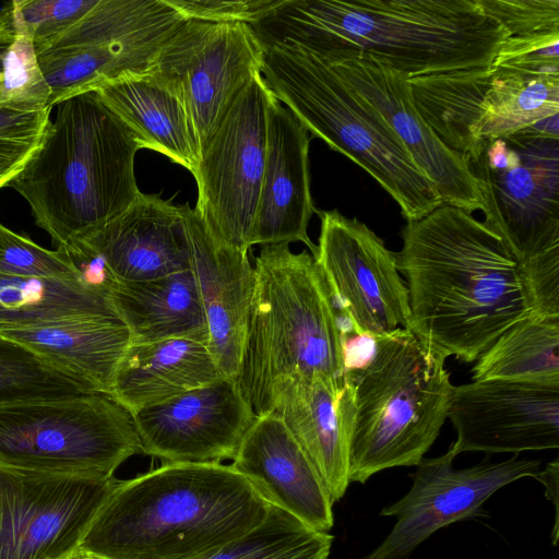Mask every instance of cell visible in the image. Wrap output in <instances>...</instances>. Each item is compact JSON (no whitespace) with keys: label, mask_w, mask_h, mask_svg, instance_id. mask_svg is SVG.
<instances>
[{"label":"cell","mask_w":559,"mask_h":559,"mask_svg":"<svg viewBox=\"0 0 559 559\" xmlns=\"http://www.w3.org/2000/svg\"><path fill=\"white\" fill-rule=\"evenodd\" d=\"M132 416L141 453L163 464L233 460L257 417L236 379L223 376Z\"/></svg>","instance_id":"obj_18"},{"label":"cell","mask_w":559,"mask_h":559,"mask_svg":"<svg viewBox=\"0 0 559 559\" xmlns=\"http://www.w3.org/2000/svg\"><path fill=\"white\" fill-rule=\"evenodd\" d=\"M445 359L409 329L372 337L345 378L353 396L350 483L425 457L448 418L453 385Z\"/></svg>","instance_id":"obj_6"},{"label":"cell","mask_w":559,"mask_h":559,"mask_svg":"<svg viewBox=\"0 0 559 559\" xmlns=\"http://www.w3.org/2000/svg\"><path fill=\"white\" fill-rule=\"evenodd\" d=\"M318 263L354 333L379 336L408 329V290L394 252L367 225L336 210L320 211Z\"/></svg>","instance_id":"obj_15"},{"label":"cell","mask_w":559,"mask_h":559,"mask_svg":"<svg viewBox=\"0 0 559 559\" xmlns=\"http://www.w3.org/2000/svg\"><path fill=\"white\" fill-rule=\"evenodd\" d=\"M262 45L261 73L276 99L312 136L367 171L407 223L442 205L385 119L330 64L293 44Z\"/></svg>","instance_id":"obj_7"},{"label":"cell","mask_w":559,"mask_h":559,"mask_svg":"<svg viewBox=\"0 0 559 559\" xmlns=\"http://www.w3.org/2000/svg\"><path fill=\"white\" fill-rule=\"evenodd\" d=\"M141 453L132 414L109 395L0 405V464L112 477Z\"/></svg>","instance_id":"obj_8"},{"label":"cell","mask_w":559,"mask_h":559,"mask_svg":"<svg viewBox=\"0 0 559 559\" xmlns=\"http://www.w3.org/2000/svg\"><path fill=\"white\" fill-rule=\"evenodd\" d=\"M558 114L559 75L492 67L476 138L480 143L506 138Z\"/></svg>","instance_id":"obj_31"},{"label":"cell","mask_w":559,"mask_h":559,"mask_svg":"<svg viewBox=\"0 0 559 559\" xmlns=\"http://www.w3.org/2000/svg\"><path fill=\"white\" fill-rule=\"evenodd\" d=\"M466 160L484 223L520 264L559 247V139L524 129L483 141Z\"/></svg>","instance_id":"obj_10"},{"label":"cell","mask_w":559,"mask_h":559,"mask_svg":"<svg viewBox=\"0 0 559 559\" xmlns=\"http://www.w3.org/2000/svg\"><path fill=\"white\" fill-rule=\"evenodd\" d=\"M187 20L165 0H98L36 52L50 88L47 108L127 76L150 73Z\"/></svg>","instance_id":"obj_9"},{"label":"cell","mask_w":559,"mask_h":559,"mask_svg":"<svg viewBox=\"0 0 559 559\" xmlns=\"http://www.w3.org/2000/svg\"><path fill=\"white\" fill-rule=\"evenodd\" d=\"M13 40V34L5 29L0 27V74L2 72L3 67V58Z\"/></svg>","instance_id":"obj_44"},{"label":"cell","mask_w":559,"mask_h":559,"mask_svg":"<svg viewBox=\"0 0 559 559\" xmlns=\"http://www.w3.org/2000/svg\"><path fill=\"white\" fill-rule=\"evenodd\" d=\"M186 20L210 23H245L253 26L283 0H165Z\"/></svg>","instance_id":"obj_40"},{"label":"cell","mask_w":559,"mask_h":559,"mask_svg":"<svg viewBox=\"0 0 559 559\" xmlns=\"http://www.w3.org/2000/svg\"><path fill=\"white\" fill-rule=\"evenodd\" d=\"M110 297L131 343L187 337L209 344L206 318L191 269L146 282H119Z\"/></svg>","instance_id":"obj_27"},{"label":"cell","mask_w":559,"mask_h":559,"mask_svg":"<svg viewBox=\"0 0 559 559\" xmlns=\"http://www.w3.org/2000/svg\"><path fill=\"white\" fill-rule=\"evenodd\" d=\"M252 28L319 56L372 53L407 78L489 67L509 37L479 0H283Z\"/></svg>","instance_id":"obj_2"},{"label":"cell","mask_w":559,"mask_h":559,"mask_svg":"<svg viewBox=\"0 0 559 559\" xmlns=\"http://www.w3.org/2000/svg\"><path fill=\"white\" fill-rule=\"evenodd\" d=\"M314 56L330 64L379 111L414 163L431 181L442 204L468 213L483 210L478 183L465 156L448 147L419 114L404 73L367 52Z\"/></svg>","instance_id":"obj_16"},{"label":"cell","mask_w":559,"mask_h":559,"mask_svg":"<svg viewBox=\"0 0 559 559\" xmlns=\"http://www.w3.org/2000/svg\"><path fill=\"white\" fill-rule=\"evenodd\" d=\"M98 0H13L0 9V27L22 29L39 51L88 11Z\"/></svg>","instance_id":"obj_35"},{"label":"cell","mask_w":559,"mask_h":559,"mask_svg":"<svg viewBox=\"0 0 559 559\" xmlns=\"http://www.w3.org/2000/svg\"><path fill=\"white\" fill-rule=\"evenodd\" d=\"M307 129L274 96L267 119L266 160L250 247L302 242L317 253L308 225L317 210L310 191Z\"/></svg>","instance_id":"obj_21"},{"label":"cell","mask_w":559,"mask_h":559,"mask_svg":"<svg viewBox=\"0 0 559 559\" xmlns=\"http://www.w3.org/2000/svg\"><path fill=\"white\" fill-rule=\"evenodd\" d=\"M80 317L121 320L110 295L83 282L0 274V325Z\"/></svg>","instance_id":"obj_30"},{"label":"cell","mask_w":559,"mask_h":559,"mask_svg":"<svg viewBox=\"0 0 559 559\" xmlns=\"http://www.w3.org/2000/svg\"><path fill=\"white\" fill-rule=\"evenodd\" d=\"M456 453L450 445L437 457H424L411 475V489L384 507L381 516L394 518L388 536L364 559H407L438 530L481 515V508L497 490L521 478H536L540 461L519 457L491 462L487 457L465 468H454Z\"/></svg>","instance_id":"obj_14"},{"label":"cell","mask_w":559,"mask_h":559,"mask_svg":"<svg viewBox=\"0 0 559 559\" xmlns=\"http://www.w3.org/2000/svg\"><path fill=\"white\" fill-rule=\"evenodd\" d=\"M118 481L0 464V559H70Z\"/></svg>","instance_id":"obj_12"},{"label":"cell","mask_w":559,"mask_h":559,"mask_svg":"<svg viewBox=\"0 0 559 559\" xmlns=\"http://www.w3.org/2000/svg\"><path fill=\"white\" fill-rule=\"evenodd\" d=\"M126 124L141 148L156 151L194 173L199 152L179 91L150 72L127 76L95 91Z\"/></svg>","instance_id":"obj_26"},{"label":"cell","mask_w":559,"mask_h":559,"mask_svg":"<svg viewBox=\"0 0 559 559\" xmlns=\"http://www.w3.org/2000/svg\"><path fill=\"white\" fill-rule=\"evenodd\" d=\"M236 381L255 416L272 414L292 382L342 389L353 331L311 253L262 246Z\"/></svg>","instance_id":"obj_4"},{"label":"cell","mask_w":559,"mask_h":559,"mask_svg":"<svg viewBox=\"0 0 559 559\" xmlns=\"http://www.w3.org/2000/svg\"><path fill=\"white\" fill-rule=\"evenodd\" d=\"M475 380L559 384V316L531 312L476 360Z\"/></svg>","instance_id":"obj_29"},{"label":"cell","mask_w":559,"mask_h":559,"mask_svg":"<svg viewBox=\"0 0 559 559\" xmlns=\"http://www.w3.org/2000/svg\"><path fill=\"white\" fill-rule=\"evenodd\" d=\"M491 75L490 64L408 78L419 114L448 147L465 158L474 156L480 145L476 127Z\"/></svg>","instance_id":"obj_28"},{"label":"cell","mask_w":559,"mask_h":559,"mask_svg":"<svg viewBox=\"0 0 559 559\" xmlns=\"http://www.w3.org/2000/svg\"><path fill=\"white\" fill-rule=\"evenodd\" d=\"M70 559H97L93 556H90L87 554H84L82 551H78L75 555H73Z\"/></svg>","instance_id":"obj_45"},{"label":"cell","mask_w":559,"mask_h":559,"mask_svg":"<svg viewBox=\"0 0 559 559\" xmlns=\"http://www.w3.org/2000/svg\"><path fill=\"white\" fill-rule=\"evenodd\" d=\"M448 418L456 455L556 450L559 384L491 379L453 385Z\"/></svg>","instance_id":"obj_17"},{"label":"cell","mask_w":559,"mask_h":559,"mask_svg":"<svg viewBox=\"0 0 559 559\" xmlns=\"http://www.w3.org/2000/svg\"><path fill=\"white\" fill-rule=\"evenodd\" d=\"M521 265L532 312L559 316V247Z\"/></svg>","instance_id":"obj_41"},{"label":"cell","mask_w":559,"mask_h":559,"mask_svg":"<svg viewBox=\"0 0 559 559\" xmlns=\"http://www.w3.org/2000/svg\"><path fill=\"white\" fill-rule=\"evenodd\" d=\"M509 36L559 31V0H479Z\"/></svg>","instance_id":"obj_39"},{"label":"cell","mask_w":559,"mask_h":559,"mask_svg":"<svg viewBox=\"0 0 559 559\" xmlns=\"http://www.w3.org/2000/svg\"><path fill=\"white\" fill-rule=\"evenodd\" d=\"M334 536L269 506L253 528L200 559H328Z\"/></svg>","instance_id":"obj_32"},{"label":"cell","mask_w":559,"mask_h":559,"mask_svg":"<svg viewBox=\"0 0 559 559\" xmlns=\"http://www.w3.org/2000/svg\"><path fill=\"white\" fill-rule=\"evenodd\" d=\"M194 275L209 331V349L221 376L237 378L254 288L248 253L218 241L197 210L183 204Z\"/></svg>","instance_id":"obj_19"},{"label":"cell","mask_w":559,"mask_h":559,"mask_svg":"<svg viewBox=\"0 0 559 559\" xmlns=\"http://www.w3.org/2000/svg\"><path fill=\"white\" fill-rule=\"evenodd\" d=\"M491 66L559 75V31L509 36Z\"/></svg>","instance_id":"obj_38"},{"label":"cell","mask_w":559,"mask_h":559,"mask_svg":"<svg viewBox=\"0 0 559 559\" xmlns=\"http://www.w3.org/2000/svg\"><path fill=\"white\" fill-rule=\"evenodd\" d=\"M267 509L230 464L164 463L118 481L79 551L97 559H200L253 528Z\"/></svg>","instance_id":"obj_3"},{"label":"cell","mask_w":559,"mask_h":559,"mask_svg":"<svg viewBox=\"0 0 559 559\" xmlns=\"http://www.w3.org/2000/svg\"><path fill=\"white\" fill-rule=\"evenodd\" d=\"M102 394L84 378L0 335V405Z\"/></svg>","instance_id":"obj_33"},{"label":"cell","mask_w":559,"mask_h":559,"mask_svg":"<svg viewBox=\"0 0 559 559\" xmlns=\"http://www.w3.org/2000/svg\"><path fill=\"white\" fill-rule=\"evenodd\" d=\"M141 146L95 91L57 105L39 145L8 183L58 246L99 229L139 197Z\"/></svg>","instance_id":"obj_5"},{"label":"cell","mask_w":559,"mask_h":559,"mask_svg":"<svg viewBox=\"0 0 559 559\" xmlns=\"http://www.w3.org/2000/svg\"><path fill=\"white\" fill-rule=\"evenodd\" d=\"M402 239L394 255L408 290V329L447 358L476 361L532 312L522 265L471 213L442 204L408 222Z\"/></svg>","instance_id":"obj_1"},{"label":"cell","mask_w":559,"mask_h":559,"mask_svg":"<svg viewBox=\"0 0 559 559\" xmlns=\"http://www.w3.org/2000/svg\"><path fill=\"white\" fill-rule=\"evenodd\" d=\"M263 45L251 25L187 20L151 72L180 93L200 153L248 83L262 71Z\"/></svg>","instance_id":"obj_13"},{"label":"cell","mask_w":559,"mask_h":559,"mask_svg":"<svg viewBox=\"0 0 559 559\" xmlns=\"http://www.w3.org/2000/svg\"><path fill=\"white\" fill-rule=\"evenodd\" d=\"M0 335L91 382L109 395L118 362L131 343L121 320L64 318L24 325H0Z\"/></svg>","instance_id":"obj_24"},{"label":"cell","mask_w":559,"mask_h":559,"mask_svg":"<svg viewBox=\"0 0 559 559\" xmlns=\"http://www.w3.org/2000/svg\"><path fill=\"white\" fill-rule=\"evenodd\" d=\"M276 414L298 443L333 502L349 481L353 396L345 380L338 389L320 379L289 383L278 397Z\"/></svg>","instance_id":"obj_23"},{"label":"cell","mask_w":559,"mask_h":559,"mask_svg":"<svg viewBox=\"0 0 559 559\" xmlns=\"http://www.w3.org/2000/svg\"><path fill=\"white\" fill-rule=\"evenodd\" d=\"M0 274L82 282L59 250L44 249L2 224H0Z\"/></svg>","instance_id":"obj_37"},{"label":"cell","mask_w":559,"mask_h":559,"mask_svg":"<svg viewBox=\"0 0 559 559\" xmlns=\"http://www.w3.org/2000/svg\"><path fill=\"white\" fill-rule=\"evenodd\" d=\"M11 33L13 40L0 74V107L25 112L49 109L50 88L40 70L33 39L22 29Z\"/></svg>","instance_id":"obj_34"},{"label":"cell","mask_w":559,"mask_h":559,"mask_svg":"<svg viewBox=\"0 0 559 559\" xmlns=\"http://www.w3.org/2000/svg\"><path fill=\"white\" fill-rule=\"evenodd\" d=\"M230 464L261 499L308 526L330 532L333 504L313 466L282 419L257 416Z\"/></svg>","instance_id":"obj_20"},{"label":"cell","mask_w":559,"mask_h":559,"mask_svg":"<svg viewBox=\"0 0 559 559\" xmlns=\"http://www.w3.org/2000/svg\"><path fill=\"white\" fill-rule=\"evenodd\" d=\"M219 377L205 341L130 343L116 368L109 396L133 414Z\"/></svg>","instance_id":"obj_25"},{"label":"cell","mask_w":559,"mask_h":559,"mask_svg":"<svg viewBox=\"0 0 559 559\" xmlns=\"http://www.w3.org/2000/svg\"><path fill=\"white\" fill-rule=\"evenodd\" d=\"M87 286L111 294L119 283L104 258L83 238L57 247Z\"/></svg>","instance_id":"obj_42"},{"label":"cell","mask_w":559,"mask_h":559,"mask_svg":"<svg viewBox=\"0 0 559 559\" xmlns=\"http://www.w3.org/2000/svg\"><path fill=\"white\" fill-rule=\"evenodd\" d=\"M118 282H146L190 270L185 206L141 192L121 214L82 237Z\"/></svg>","instance_id":"obj_22"},{"label":"cell","mask_w":559,"mask_h":559,"mask_svg":"<svg viewBox=\"0 0 559 559\" xmlns=\"http://www.w3.org/2000/svg\"><path fill=\"white\" fill-rule=\"evenodd\" d=\"M273 98L262 73L257 74L221 120L192 174L198 186L194 209L206 228L243 253L251 248Z\"/></svg>","instance_id":"obj_11"},{"label":"cell","mask_w":559,"mask_h":559,"mask_svg":"<svg viewBox=\"0 0 559 559\" xmlns=\"http://www.w3.org/2000/svg\"><path fill=\"white\" fill-rule=\"evenodd\" d=\"M50 111L0 107V188L8 186L39 145L50 123Z\"/></svg>","instance_id":"obj_36"},{"label":"cell","mask_w":559,"mask_h":559,"mask_svg":"<svg viewBox=\"0 0 559 559\" xmlns=\"http://www.w3.org/2000/svg\"><path fill=\"white\" fill-rule=\"evenodd\" d=\"M545 487V496L552 503L555 509L554 528L551 531V542L556 545L558 539V483H559V461L555 457L547 463L545 468L540 469L536 476Z\"/></svg>","instance_id":"obj_43"}]
</instances>
